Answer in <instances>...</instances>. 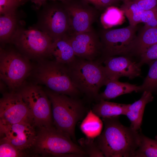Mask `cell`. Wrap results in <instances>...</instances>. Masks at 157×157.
<instances>
[{"instance_id":"obj_1","label":"cell","mask_w":157,"mask_h":157,"mask_svg":"<svg viewBox=\"0 0 157 157\" xmlns=\"http://www.w3.org/2000/svg\"><path fill=\"white\" fill-rule=\"evenodd\" d=\"M102 119L104 129L95 140L104 157H133L140 144L141 133L122 125L118 117Z\"/></svg>"},{"instance_id":"obj_2","label":"cell","mask_w":157,"mask_h":157,"mask_svg":"<svg viewBox=\"0 0 157 157\" xmlns=\"http://www.w3.org/2000/svg\"><path fill=\"white\" fill-rule=\"evenodd\" d=\"M38 129L32 144L25 151L27 156L42 157L87 156L79 145L54 125Z\"/></svg>"},{"instance_id":"obj_3","label":"cell","mask_w":157,"mask_h":157,"mask_svg":"<svg viewBox=\"0 0 157 157\" xmlns=\"http://www.w3.org/2000/svg\"><path fill=\"white\" fill-rule=\"evenodd\" d=\"M71 78L80 92L96 99L100 88L110 80L104 66L99 61H91L76 57L65 65Z\"/></svg>"},{"instance_id":"obj_4","label":"cell","mask_w":157,"mask_h":157,"mask_svg":"<svg viewBox=\"0 0 157 157\" xmlns=\"http://www.w3.org/2000/svg\"><path fill=\"white\" fill-rule=\"evenodd\" d=\"M45 91L51 102L54 126L76 142V125L86 113L83 103L76 97L57 93L48 89Z\"/></svg>"},{"instance_id":"obj_5","label":"cell","mask_w":157,"mask_h":157,"mask_svg":"<svg viewBox=\"0 0 157 157\" xmlns=\"http://www.w3.org/2000/svg\"><path fill=\"white\" fill-rule=\"evenodd\" d=\"M35 80L51 91L76 97L81 93L73 84L65 65L54 60H41L33 73Z\"/></svg>"},{"instance_id":"obj_6","label":"cell","mask_w":157,"mask_h":157,"mask_svg":"<svg viewBox=\"0 0 157 157\" xmlns=\"http://www.w3.org/2000/svg\"><path fill=\"white\" fill-rule=\"evenodd\" d=\"M10 42L28 58L41 59L51 56L53 41L47 34L34 27L27 29L18 27Z\"/></svg>"},{"instance_id":"obj_7","label":"cell","mask_w":157,"mask_h":157,"mask_svg":"<svg viewBox=\"0 0 157 157\" xmlns=\"http://www.w3.org/2000/svg\"><path fill=\"white\" fill-rule=\"evenodd\" d=\"M47 2L41 7L34 27L48 35L53 42L71 33L68 16L63 2Z\"/></svg>"},{"instance_id":"obj_8","label":"cell","mask_w":157,"mask_h":157,"mask_svg":"<svg viewBox=\"0 0 157 157\" xmlns=\"http://www.w3.org/2000/svg\"><path fill=\"white\" fill-rule=\"evenodd\" d=\"M31 70L28 58L14 50L0 48V78L12 91L22 87Z\"/></svg>"},{"instance_id":"obj_9","label":"cell","mask_w":157,"mask_h":157,"mask_svg":"<svg viewBox=\"0 0 157 157\" xmlns=\"http://www.w3.org/2000/svg\"><path fill=\"white\" fill-rule=\"evenodd\" d=\"M17 90L27 106L36 128L53 125L51 104L45 91L38 85L33 83L23 84Z\"/></svg>"},{"instance_id":"obj_10","label":"cell","mask_w":157,"mask_h":157,"mask_svg":"<svg viewBox=\"0 0 157 157\" xmlns=\"http://www.w3.org/2000/svg\"><path fill=\"white\" fill-rule=\"evenodd\" d=\"M136 26L129 25L125 27L105 29L100 33L102 62L106 58L128 53L130 46L136 37Z\"/></svg>"},{"instance_id":"obj_11","label":"cell","mask_w":157,"mask_h":157,"mask_svg":"<svg viewBox=\"0 0 157 157\" xmlns=\"http://www.w3.org/2000/svg\"><path fill=\"white\" fill-rule=\"evenodd\" d=\"M24 122L34 125L31 113L20 93L18 90L4 93L0 100V124Z\"/></svg>"},{"instance_id":"obj_12","label":"cell","mask_w":157,"mask_h":157,"mask_svg":"<svg viewBox=\"0 0 157 157\" xmlns=\"http://www.w3.org/2000/svg\"><path fill=\"white\" fill-rule=\"evenodd\" d=\"M63 2L69 18L70 34L93 30L92 24L97 16L94 8L83 0H67Z\"/></svg>"},{"instance_id":"obj_13","label":"cell","mask_w":157,"mask_h":157,"mask_svg":"<svg viewBox=\"0 0 157 157\" xmlns=\"http://www.w3.org/2000/svg\"><path fill=\"white\" fill-rule=\"evenodd\" d=\"M78 58L91 61H98L102 53L99 36L93 31L72 33L67 36Z\"/></svg>"},{"instance_id":"obj_14","label":"cell","mask_w":157,"mask_h":157,"mask_svg":"<svg viewBox=\"0 0 157 157\" xmlns=\"http://www.w3.org/2000/svg\"><path fill=\"white\" fill-rule=\"evenodd\" d=\"M35 127L33 124L25 122L11 124H0L1 139L25 152L35 136Z\"/></svg>"},{"instance_id":"obj_15","label":"cell","mask_w":157,"mask_h":157,"mask_svg":"<svg viewBox=\"0 0 157 157\" xmlns=\"http://www.w3.org/2000/svg\"><path fill=\"white\" fill-rule=\"evenodd\" d=\"M104 67L110 80H118L122 76L133 79L141 74L140 66L130 58L125 56H113L103 60Z\"/></svg>"},{"instance_id":"obj_16","label":"cell","mask_w":157,"mask_h":157,"mask_svg":"<svg viewBox=\"0 0 157 157\" xmlns=\"http://www.w3.org/2000/svg\"><path fill=\"white\" fill-rule=\"evenodd\" d=\"M153 99L152 92L144 91L140 98L131 104H129L125 114L131 123L130 127L138 131L141 126L145 107Z\"/></svg>"},{"instance_id":"obj_17","label":"cell","mask_w":157,"mask_h":157,"mask_svg":"<svg viewBox=\"0 0 157 157\" xmlns=\"http://www.w3.org/2000/svg\"><path fill=\"white\" fill-rule=\"evenodd\" d=\"M157 43V27L144 26L130 46L128 53L140 55L149 47Z\"/></svg>"},{"instance_id":"obj_18","label":"cell","mask_w":157,"mask_h":157,"mask_svg":"<svg viewBox=\"0 0 157 157\" xmlns=\"http://www.w3.org/2000/svg\"><path fill=\"white\" fill-rule=\"evenodd\" d=\"M106 85L105 90L99 94L96 99L97 100H109L124 94L141 91L140 86L120 82L118 80H110Z\"/></svg>"},{"instance_id":"obj_19","label":"cell","mask_w":157,"mask_h":157,"mask_svg":"<svg viewBox=\"0 0 157 157\" xmlns=\"http://www.w3.org/2000/svg\"><path fill=\"white\" fill-rule=\"evenodd\" d=\"M67 36L53 41L50 51L56 61L64 65L71 63L76 57Z\"/></svg>"},{"instance_id":"obj_20","label":"cell","mask_w":157,"mask_h":157,"mask_svg":"<svg viewBox=\"0 0 157 157\" xmlns=\"http://www.w3.org/2000/svg\"><path fill=\"white\" fill-rule=\"evenodd\" d=\"M129 105L101 100L93 106L92 110L102 118L117 117L125 115Z\"/></svg>"},{"instance_id":"obj_21","label":"cell","mask_w":157,"mask_h":157,"mask_svg":"<svg viewBox=\"0 0 157 157\" xmlns=\"http://www.w3.org/2000/svg\"><path fill=\"white\" fill-rule=\"evenodd\" d=\"M17 10L0 15V41L1 43L5 44L10 42L12 36L18 27Z\"/></svg>"},{"instance_id":"obj_22","label":"cell","mask_w":157,"mask_h":157,"mask_svg":"<svg viewBox=\"0 0 157 157\" xmlns=\"http://www.w3.org/2000/svg\"><path fill=\"white\" fill-rule=\"evenodd\" d=\"M103 126L102 120L90 110L81 123L80 128L86 137L95 139L101 133Z\"/></svg>"},{"instance_id":"obj_23","label":"cell","mask_w":157,"mask_h":157,"mask_svg":"<svg viewBox=\"0 0 157 157\" xmlns=\"http://www.w3.org/2000/svg\"><path fill=\"white\" fill-rule=\"evenodd\" d=\"M123 11L113 6L107 8L102 14L100 21L104 29H107L123 23L125 20Z\"/></svg>"},{"instance_id":"obj_24","label":"cell","mask_w":157,"mask_h":157,"mask_svg":"<svg viewBox=\"0 0 157 157\" xmlns=\"http://www.w3.org/2000/svg\"><path fill=\"white\" fill-rule=\"evenodd\" d=\"M133 157H157V135L152 139L141 133L140 144Z\"/></svg>"},{"instance_id":"obj_25","label":"cell","mask_w":157,"mask_h":157,"mask_svg":"<svg viewBox=\"0 0 157 157\" xmlns=\"http://www.w3.org/2000/svg\"><path fill=\"white\" fill-rule=\"evenodd\" d=\"M120 8L129 21V25L136 26L140 22L143 10L132 0H124Z\"/></svg>"},{"instance_id":"obj_26","label":"cell","mask_w":157,"mask_h":157,"mask_svg":"<svg viewBox=\"0 0 157 157\" xmlns=\"http://www.w3.org/2000/svg\"><path fill=\"white\" fill-rule=\"evenodd\" d=\"M148 74L142 85L141 91L151 92L157 89V59L150 63Z\"/></svg>"},{"instance_id":"obj_27","label":"cell","mask_w":157,"mask_h":157,"mask_svg":"<svg viewBox=\"0 0 157 157\" xmlns=\"http://www.w3.org/2000/svg\"><path fill=\"white\" fill-rule=\"evenodd\" d=\"M78 142L87 156L91 157H104L95 139L87 137L83 138L78 140Z\"/></svg>"},{"instance_id":"obj_28","label":"cell","mask_w":157,"mask_h":157,"mask_svg":"<svg viewBox=\"0 0 157 157\" xmlns=\"http://www.w3.org/2000/svg\"><path fill=\"white\" fill-rule=\"evenodd\" d=\"M27 156L26 152L20 150L10 142L1 139L0 157H20Z\"/></svg>"},{"instance_id":"obj_29","label":"cell","mask_w":157,"mask_h":157,"mask_svg":"<svg viewBox=\"0 0 157 157\" xmlns=\"http://www.w3.org/2000/svg\"><path fill=\"white\" fill-rule=\"evenodd\" d=\"M140 22L144 23L145 27H157V6L151 9L144 11Z\"/></svg>"},{"instance_id":"obj_30","label":"cell","mask_w":157,"mask_h":157,"mask_svg":"<svg viewBox=\"0 0 157 157\" xmlns=\"http://www.w3.org/2000/svg\"><path fill=\"white\" fill-rule=\"evenodd\" d=\"M140 56V60L138 63L140 66L157 59V43L149 47Z\"/></svg>"},{"instance_id":"obj_31","label":"cell","mask_w":157,"mask_h":157,"mask_svg":"<svg viewBox=\"0 0 157 157\" xmlns=\"http://www.w3.org/2000/svg\"><path fill=\"white\" fill-rule=\"evenodd\" d=\"M21 4L19 0H0V15L17 10Z\"/></svg>"},{"instance_id":"obj_32","label":"cell","mask_w":157,"mask_h":157,"mask_svg":"<svg viewBox=\"0 0 157 157\" xmlns=\"http://www.w3.org/2000/svg\"><path fill=\"white\" fill-rule=\"evenodd\" d=\"M144 11L151 9L157 6V0H132Z\"/></svg>"},{"instance_id":"obj_33","label":"cell","mask_w":157,"mask_h":157,"mask_svg":"<svg viewBox=\"0 0 157 157\" xmlns=\"http://www.w3.org/2000/svg\"><path fill=\"white\" fill-rule=\"evenodd\" d=\"M116 2L115 0H94L93 5L97 9H102L113 6Z\"/></svg>"},{"instance_id":"obj_34","label":"cell","mask_w":157,"mask_h":157,"mask_svg":"<svg viewBox=\"0 0 157 157\" xmlns=\"http://www.w3.org/2000/svg\"><path fill=\"white\" fill-rule=\"evenodd\" d=\"M67 0H22L23 3H24L26 1H29L35 5L36 8L38 10L40 8L48 1H59L64 2Z\"/></svg>"},{"instance_id":"obj_35","label":"cell","mask_w":157,"mask_h":157,"mask_svg":"<svg viewBox=\"0 0 157 157\" xmlns=\"http://www.w3.org/2000/svg\"><path fill=\"white\" fill-rule=\"evenodd\" d=\"M22 4L23 3L22 0H19Z\"/></svg>"},{"instance_id":"obj_36","label":"cell","mask_w":157,"mask_h":157,"mask_svg":"<svg viewBox=\"0 0 157 157\" xmlns=\"http://www.w3.org/2000/svg\"><path fill=\"white\" fill-rule=\"evenodd\" d=\"M116 2L118 1H119V0H115Z\"/></svg>"}]
</instances>
